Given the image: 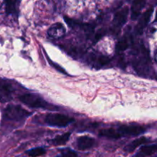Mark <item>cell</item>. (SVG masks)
Listing matches in <instances>:
<instances>
[{"label":"cell","mask_w":157,"mask_h":157,"mask_svg":"<svg viewBox=\"0 0 157 157\" xmlns=\"http://www.w3.org/2000/svg\"><path fill=\"white\" fill-rule=\"evenodd\" d=\"M19 101L22 104L32 108L44 109L49 110H58V107L44 101L42 98L34 94H25L19 96Z\"/></svg>","instance_id":"cell-1"},{"label":"cell","mask_w":157,"mask_h":157,"mask_svg":"<svg viewBox=\"0 0 157 157\" xmlns=\"http://www.w3.org/2000/svg\"><path fill=\"white\" fill-rule=\"evenodd\" d=\"M32 113L29 112L19 105L9 104L3 112V117L8 121H21L29 117Z\"/></svg>","instance_id":"cell-2"},{"label":"cell","mask_w":157,"mask_h":157,"mask_svg":"<svg viewBox=\"0 0 157 157\" xmlns=\"http://www.w3.org/2000/svg\"><path fill=\"white\" fill-rule=\"evenodd\" d=\"M75 121L74 118L61 113H48L45 117V123L50 127L62 128L66 127Z\"/></svg>","instance_id":"cell-3"},{"label":"cell","mask_w":157,"mask_h":157,"mask_svg":"<svg viewBox=\"0 0 157 157\" xmlns=\"http://www.w3.org/2000/svg\"><path fill=\"white\" fill-rule=\"evenodd\" d=\"M129 15V8L125 6L121 10L116 12L113 19L112 23V30L114 32V34L117 35L121 31V28L125 25L127 21V17Z\"/></svg>","instance_id":"cell-4"},{"label":"cell","mask_w":157,"mask_h":157,"mask_svg":"<svg viewBox=\"0 0 157 157\" xmlns=\"http://www.w3.org/2000/svg\"><path fill=\"white\" fill-rule=\"evenodd\" d=\"M117 131L119 133L121 137L126 136H139L146 131V128L142 126L130 124V125L121 126L118 127Z\"/></svg>","instance_id":"cell-5"},{"label":"cell","mask_w":157,"mask_h":157,"mask_svg":"<svg viewBox=\"0 0 157 157\" xmlns=\"http://www.w3.org/2000/svg\"><path fill=\"white\" fill-rule=\"evenodd\" d=\"M153 7H150V9H147V10L144 12V15L141 16L140 19L139 20V22L137 23L136 28H135V32H136L137 35H141V34L144 32V30L147 26L149 21H150L151 15L152 14H153Z\"/></svg>","instance_id":"cell-6"},{"label":"cell","mask_w":157,"mask_h":157,"mask_svg":"<svg viewBox=\"0 0 157 157\" xmlns=\"http://www.w3.org/2000/svg\"><path fill=\"white\" fill-rule=\"evenodd\" d=\"M66 30L61 23H55L48 30V35L54 39L63 38L65 35Z\"/></svg>","instance_id":"cell-7"},{"label":"cell","mask_w":157,"mask_h":157,"mask_svg":"<svg viewBox=\"0 0 157 157\" xmlns=\"http://www.w3.org/2000/svg\"><path fill=\"white\" fill-rule=\"evenodd\" d=\"M77 147L80 150H87L95 145V140L88 136H80L76 141Z\"/></svg>","instance_id":"cell-8"},{"label":"cell","mask_w":157,"mask_h":157,"mask_svg":"<svg viewBox=\"0 0 157 157\" xmlns=\"http://www.w3.org/2000/svg\"><path fill=\"white\" fill-rule=\"evenodd\" d=\"M13 89L9 84L0 85V103L6 104L12 99Z\"/></svg>","instance_id":"cell-9"},{"label":"cell","mask_w":157,"mask_h":157,"mask_svg":"<svg viewBox=\"0 0 157 157\" xmlns=\"http://www.w3.org/2000/svg\"><path fill=\"white\" fill-rule=\"evenodd\" d=\"M146 4L145 1L139 0V1H134L132 5L131 9V18L133 20H136L138 17L140 15L141 11L144 9Z\"/></svg>","instance_id":"cell-10"},{"label":"cell","mask_w":157,"mask_h":157,"mask_svg":"<svg viewBox=\"0 0 157 157\" xmlns=\"http://www.w3.org/2000/svg\"><path fill=\"white\" fill-rule=\"evenodd\" d=\"M147 138H146L145 136H141V137L138 138V139L135 140L133 142H131L130 144H127V146L124 148V150L127 153H132V152L134 151L137 147H139L140 146L143 145L144 144L147 142Z\"/></svg>","instance_id":"cell-11"},{"label":"cell","mask_w":157,"mask_h":157,"mask_svg":"<svg viewBox=\"0 0 157 157\" xmlns=\"http://www.w3.org/2000/svg\"><path fill=\"white\" fill-rule=\"evenodd\" d=\"M157 149L156 144H152V145L144 146L140 148L139 153L136 154V157H147L151 156L153 153H156Z\"/></svg>","instance_id":"cell-12"},{"label":"cell","mask_w":157,"mask_h":157,"mask_svg":"<svg viewBox=\"0 0 157 157\" xmlns=\"http://www.w3.org/2000/svg\"><path fill=\"white\" fill-rule=\"evenodd\" d=\"M99 135L101 136H104V137L109 138V139H120L121 136L119 133H117V130L113 128H109V129H103L99 132Z\"/></svg>","instance_id":"cell-13"},{"label":"cell","mask_w":157,"mask_h":157,"mask_svg":"<svg viewBox=\"0 0 157 157\" xmlns=\"http://www.w3.org/2000/svg\"><path fill=\"white\" fill-rule=\"evenodd\" d=\"M71 136V133H66L61 136H57L52 140V144L55 146H63L65 145L69 140Z\"/></svg>","instance_id":"cell-14"},{"label":"cell","mask_w":157,"mask_h":157,"mask_svg":"<svg viewBox=\"0 0 157 157\" xmlns=\"http://www.w3.org/2000/svg\"><path fill=\"white\" fill-rule=\"evenodd\" d=\"M130 38L128 36H124L122 39L120 40L116 45V50L118 52H122L127 50L130 46Z\"/></svg>","instance_id":"cell-15"},{"label":"cell","mask_w":157,"mask_h":157,"mask_svg":"<svg viewBox=\"0 0 157 157\" xmlns=\"http://www.w3.org/2000/svg\"><path fill=\"white\" fill-rule=\"evenodd\" d=\"M18 2L7 1L6 2V12L8 15H16L18 13L17 4Z\"/></svg>","instance_id":"cell-16"},{"label":"cell","mask_w":157,"mask_h":157,"mask_svg":"<svg viewBox=\"0 0 157 157\" xmlns=\"http://www.w3.org/2000/svg\"><path fill=\"white\" fill-rule=\"evenodd\" d=\"M27 155L30 157H38L43 156L46 153V150L42 147H37V148L31 149V150L26 151Z\"/></svg>","instance_id":"cell-17"},{"label":"cell","mask_w":157,"mask_h":157,"mask_svg":"<svg viewBox=\"0 0 157 157\" xmlns=\"http://www.w3.org/2000/svg\"><path fill=\"white\" fill-rule=\"evenodd\" d=\"M110 58L107 56H104V55H100L97 58L96 64L97 65H98L99 67H102V66L106 65V64H108L110 62Z\"/></svg>","instance_id":"cell-18"},{"label":"cell","mask_w":157,"mask_h":157,"mask_svg":"<svg viewBox=\"0 0 157 157\" xmlns=\"http://www.w3.org/2000/svg\"><path fill=\"white\" fill-rule=\"evenodd\" d=\"M46 58H48V62H49V64H50L51 65H52V67H53L55 69V70H57V71H58L61 72V73H62L63 75H67V71H66L64 70V69L62 67H61V66H60L59 64H57V63H55V62H53V61H52V60H51L50 58H49L47 56V55H46Z\"/></svg>","instance_id":"cell-19"},{"label":"cell","mask_w":157,"mask_h":157,"mask_svg":"<svg viewBox=\"0 0 157 157\" xmlns=\"http://www.w3.org/2000/svg\"><path fill=\"white\" fill-rule=\"evenodd\" d=\"M57 157H78V154L75 151L68 150L67 151L64 152L63 153H61L60 156H58Z\"/></svg>","instance_id":"cell-20"}]
</instances>
